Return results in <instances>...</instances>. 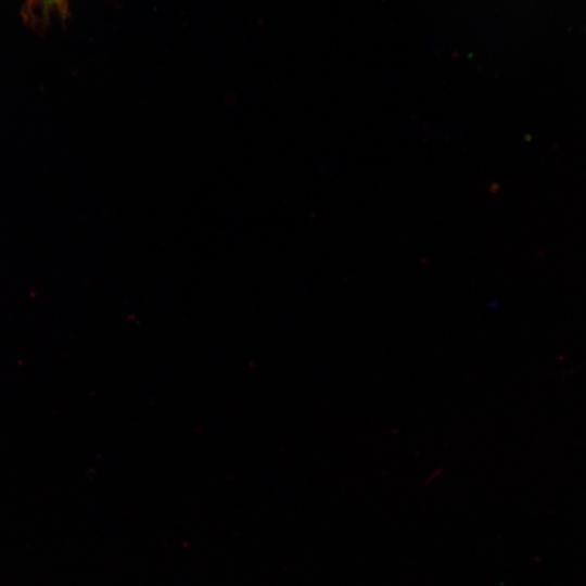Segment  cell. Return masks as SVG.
I'll return each instance as SVG.
<instances>
[{"mask_svg": "<svg viewBox=\"0 0 586 586\" xmlns=\"http://www.w3.org/2000/svg\"><path fill=\"white\" fill-rule=\"evenodd\" d=\"M50 3L56 4L59 8L66 7L65 0H48Z\"/></svg>", "mask_w": 586, "mask_h": 586, "instance_id": "1", "label": "cell"}, {"mask_svg": "<svg viewBox=\"0 0 586 586\" xmlns=\"http://www.w3.org/2000/svg\"><path fill=\"white\" fill-rule=\"evenodd\" d=\"M35 1H37V0H29L28 4H29L30 2H35Z\"/></svg>", "mask_w": 586, "mask_h": 586, "instance_id": "2", "label": "cell"}]
</instances>
